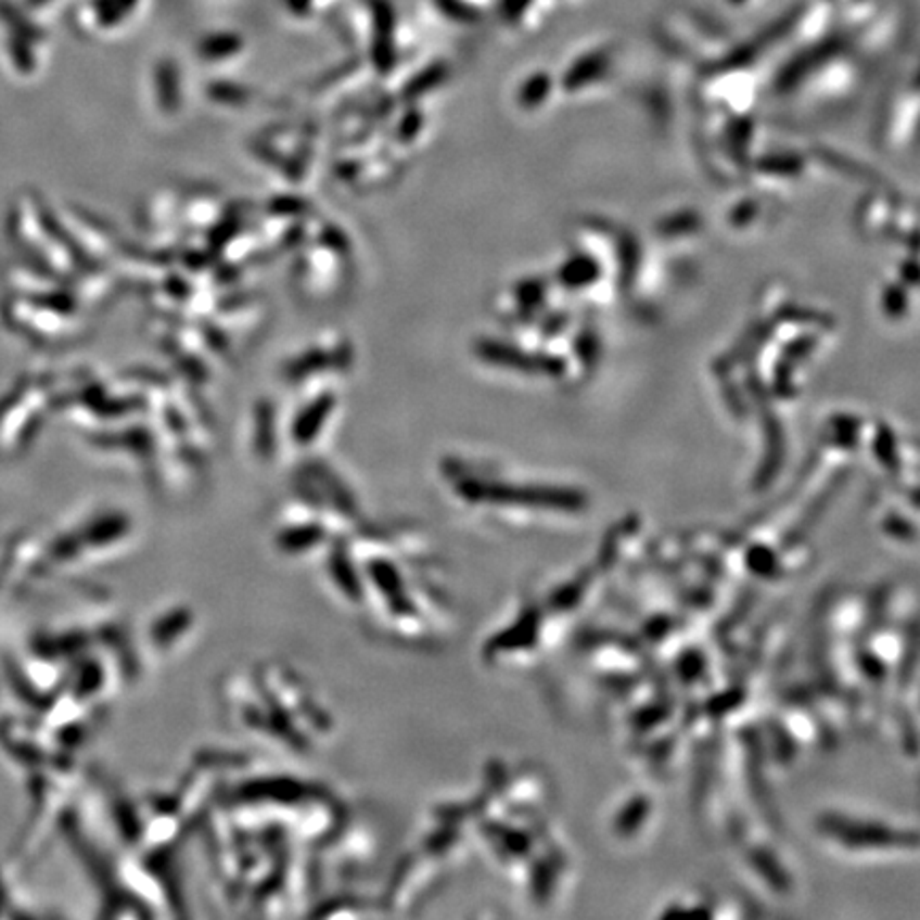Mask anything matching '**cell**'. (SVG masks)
Here are the masks:
<instances>
[{
	"label": "cell",
	"instance_id": "6",
	"mask_svg": "<svg viewBox=\"0 0 920 920\" xmlns=\"http://www.w3.org/2000/svg\"><path fill=\"white\" fill-rule=\"evenodd\" d=\"M158 79L163 84V101L165 105H177V71L173 64H163L158 71Z\"/></svg>",
	"mask_w": 920,
	"mask_h": 920
},
{
	"label": "cell",
	"instance_id": "5",
	"mask_svg": "<svg viewBox=\"0 0 920 920\" xmlns=\"http://www.w3.org/2000/svg\"><path fill=\"white\" fill-rule=\"evenodd\" d=\"M137 2L139 0H97V17L103 26H114L137 7Z\"/></svg>",
	"mask_w": 920,
	"mask_h": 920
},
{
	"label": "cell",
	"instance_id": "9",
	"mask_svg": "<svg viewBox=\"0 0 920 920\" xmlns=\"http://www.w3.org/2000/svg\"><path fill=\"white\" fill-rule=\"evenodd\" d=\"M528 4L531 0H501V15L506 22H518Z\"/></svg>",
	"mask_w": 920,
	"mask_h": 920
},
{
	"label": "cell",
	"instance_id": "12",
	"mask_svg": "<svg viewBox=\"0 0 920 920\" xmlns=\"http://www.w3.org/2000/svg\"><path fill=\"white\" fill-rule=\"evenodd\" d=\"M48 0H28V4H33V7H39V4H46Z\"/></svg>",
	"mask_w": 920,
	"mask_h": 920
},
{
	"label": "cell",
	"instance_id": "3",
	"mask_svg": "<svg viewBox=\"0 0 920 920\" xmlns=\"http://www.w3.org/2000/svg\"><path fill=\"white\" fill-rule=\"evenodd\" d=\"M243 48V39L234 33H218L201 41V56L207 60H222V58L234 56Z\"/></svg>",
	"mask_w": 920,
	"mask_h": 920
},
{
	"label": "cell",
	"instance_id": "10",
	"mask_svg": "<svg viewBox=\"0 0 920 920\" xmlns=\"http://www.w3.org/2000/svg\"><path fill=\"white\" fill-rule=\"evenodd\" d=\"M212 92H214V94H218L220 99H227V97H232L234 101H237V99L241 101V99L245 97V92H243L241 88H230L229 84H218V86H216V88H214Z\"/></svg>",
	"mask_w": 920,
	"mask_h": 920
},
{
	"label": "cell",
	"instance_id": "2",
	"mask_svg": "<svg viewBox=\"0 0 920 920\" xmlns=\"http://www.w3.org/2000/svg\"><path fill=\"white\" fill-rule=\"evenodd\" d=\"M333 405H335V399L329 397V395H324V397H320V399L311 403L309 407H305V411L294 422V439L301 442V444L311 442L318 435V431L324 424V420L329 418Z\"/></svg>",
	"mask_w": 920,
	"mask_h": 920
},
{
	"label": "cell",
	"instance_id": "4",
	"mask_svg": "<svg viewBox=\"0 0 920 920\" xmlns=\"http://www.w3.org/2000/svg\"><path fill=\"white\" fill-rule=\"evenodd\" d=\"M448 77V66L446 64H435V66H429L426 71H422L409 86H407V90H405V94L409 97V99H418V97H422V94H426V92H431L433 88H437L444 79Z\"/></svg>",
	"mask_w": 920,
	"mask_h": 920
},
{
	"label": "cell",
	"instance_id": "7",
	"mask_svg": "<svg viewBox=\"0 0 920 920\" xmlns=\"http://www.w3.org/2000/svg\"><path fill=\"white\" fill-rule=\"evenodd\" d=\"M437 4L448 17H452L457 22H475L477 20L475 11L460 0H437Z\"/></svg>",
	"mask_w": 920,
	"mask_h": 920
},
{
	"label": "cell",
	"instance_id": "8",
	"mask_svg": "<svg viewBox=\"0 0 920 920\" xmlns=\"http://www.w3.org/2000/svg\"><path fill=\"white\" fill-rule=\"evenodd\" d=\"M546 90H548V81H544V77H535V79H531V81L522 88L520 99H522V103H524V105H535V101H539V97H541Z\"/></svg>",
	"mask_w": 920,
	"mask_h": 920
},
{
	"label": "cell",
	"instance_id": "1",
	"mask_svg": "<svg viewBox=\"0 0 920 920\" xmlns=\"http://www.w3.org/2000/svg\"><path fill=\"white\" fill-rule=\"evenodd\" d=\"M373 62L382 73L395 66V11L388 0H373Z\"/></svg>",
	"mask_w": 920,
	"mask_h": 920
},
{
	"label": "cell",
	"instance_id": "11",
	"mask_svg": "<svg viewBox=\"0 0 920 920\" xmlns=\"http://www.w3.org/2000/svg\"><path fill=\"white\" fill-rule=\"evenodd\" d=\"M288 11H292L294 15H305L311 11V2L314 0H284Z\"/></svg>",
	"mask_w": 920,
	"mask_h": 920
}]
</instances>
